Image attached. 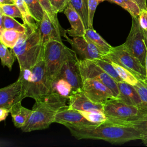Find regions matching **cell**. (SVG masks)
Segmentation results:
<instances>
[{
	"instance_id": "obj_19",
	"label": "cell",
	"mask_w": 147,
	"mask_h": 147,
	"mask_svg": "<svg viewBox=\"0 0 147 147\" xmlns=\"http://www.w3.org/2000/svg\"><path fill=\"white\" fill-rule=\"evenodd\" d=\"M32 112V109L30 110L22 106L21 102L14 104L10 109V114L14 125L16 127L21 129L27 122Z\"/></svg>"
},
{
	"instance_id": "obj_39",
	"label": "cell",
	"mask_w": 147,
	"mask_h": 147,
	"mask_svg": "<svg viewBox=\"0 0 147 147\" xmlns=\"http://www.w3.org/2000/svg\"><path fill=\"white\" fill-rule=\"evenodd\" d=\"M9 113H10V109L0 107V121H5Z\"/></svg>"
},
{
	"instance_id": "obj_31",
	"label": "cell",
	"mask_w": 147,
	"mask_h": 147,
	"mask_svg": "<svg viewBox=\"0 0 147 147\" xmlns=\"http://www.w3.org/2000/svg\"><path fill=\"white\" fill-rule=\"evenodd\" d=\"M26 2L32 16L39 24L44 14V11L38 0H24Z\"/></svg>"
},
{
	"instance_id": "obj_8",
	"label": "cell",
	"mask_w": 147,
	"mask_h": 147,
	"mask_svg": "<svg viewBox=\"0 0 147 147\" xmlns=\"http://www.w3.org/2000/svg\"><path fill=\"white\" fill-rule=\"evenodd\" d=\"M132 17V24L126 41L123 43L127 50L145 66L147 48L144 30L141 27L138 17Z\"/></svg>"
},
{
	"instance_id": "obj_20",
	"label": "cell",
	"mask_w": 147,
	"mask_h": 147,
	"mask_svg": "<svg viewBox=\"0 0 147 147\" xmlns=\"http://www.w3.org/2000/svg\"><path fill=\"white\" fill-rule=\"evenodd\" d=\"M84 36L98 48L103 56L110 52L113 48L93 28L86 29Z\"/></svg>"
},
{
	"instance_id": "obj_1",
	"label": "cell",
	"mask_w": 147,
	"mask_h": 147,
	"mask_svg": "<svg viewBox=\"0 0 147 147\" xmlns=\"http://www.w3.org/2000/svg\"><path fill=\"white\" fill-rule=\"evenodd\" d=\"M71 135L78 140H100L112 144L141 140V135L134 127L106 120L98 123L67 126Z\"/></svg>"
},
{
	"instance_id": "obj_36",
	"label": "cell",
	"mask_w": 147,
	"mask_h": 147,
	"mask_svg": "<svg viewBox=\"0 0 147 147\" xmlns=\"http://www.w3.org/2000/svg\"><path fill=\"white\" fill-rule=\"evenodd\" d=\"M105 0H88V28H93V20L98 4Z\"/></svg>"
},
{
	"instance_id": "obj_38",
	"label": "cell",
	"mask_w": 147,
	"mask_h": 147,
	"mask_svg": "<svg viewBox=\"0 0 147 147\" xmlns=\"http://www.w3.org/2000/svg\"><path fill=\"white\" fill-rule=\"evenodd\" d=\"M138 18L141 27L147 32V10H141Z\"/></svg>"
},
{
	"instance_id": "obj_14",
	"label": "cell",
	"mask_w": 147,
	"mask_h": 147,
	"mask_svg": "<svg viewBox=\"0 0 147 147\" xmlns=\"http://www.w3.org/2000/svg\"><path fill=\"white\" fill-rule=\"evenodd\" d=\"M22 82L20 79L12 84L0 89V107L11 109L18 102H21Z\"/></svg>"
},
{
	"instance_id": "obj_16",
	"label": "cell",
	"mask_w": 147,
	"mask_h": 147,
	"mask_svg": "<svg viewBox=\"0 0 147 147\" xmlns=\"http://www.w3.org/2000/svg\"><path fill=\"white\" fill-rule=\"evenodd\" d=\"M63 12L71 25V28L65 30L66 33L71 37L84 36L86 29L83 21L70 3Z\"/></svg>"
},
{
	"instance_id": "obj_15",
	"label": "cell",
	"mask_w": 147,
	"mask_h": 147,
	"mask_svg": "<svg viewBox=\"0 0 147 147\" xmlns=\"http://www.w3.org/2000/svg\"><path fill=\"white\" fill-rule=\"evenodd\" d=\"M55 122L63 125L65 126L94 123L85 118L79 111L68 108V105L57 111L55 117Z\"/></svg>"
},
{
	"instance_id": "obj_34",
	"label": "cell",
	"mask_w": 147,
	"mask_h": 147,
	"mask_svg": "<svg viewBox=\"0 0 147 147\" xmlns=\"http://www.w3.org/2000/svg\"><path fill=\"white\" fill-rule=\"evenodd\" d=\"M0 10L6 16L13 18H21L22 19L21 13L17 6L14 3L0 5Z\"/></svg>"
},
{
	"instance_id": "obj_17",
	"label": "cell",
	"mask_w": 147,
	"mask_h": 147,
	"mask_svg": "<svg viewBox=\"0 0 147 147\" xmlns=\"http://www.w3.org/2000/svg\"><path fill=\"white\" fill-rule=\"evenodd\" d=\"M38 29L42 43L45 46L52 40L62 41L61 33L56 29L48 14L44 12L43 17L39 23Z\"/></svg>"
},
{
	"instance_id": "obj_2",
	"label": "cell",
	"mask_w": 147,
	"mask_h": 147,
	"mask_svg": "<svg viewBox=\"0 0 147 147\" xmlns=\"http://www.w3.org/2000/svg\"><path fill=\"white\" fill-rule=\"evenodd\" d=\"M67 100L57 94L51 93L44 98L36 101L29 119L20 129L26 133L47 129L51 123L55 122L57 111L67 106Z\"/></svg>"
},
{
	"instance_id": "obj_12",
	"label": "cell",
	"mask_w": 147,
	"mask_h": 147,
	"mask_svg": "<svg viewBox=\"0 0 147 147\" xmlns=\"http://www.w3.org/2000/svg\"><path fill=\"white\" fill-rule=\"evenodd\" d=\"M82 90L91 100L96 103L104 104L110 99L116 98L109 88L93 79H84Z\"/></svg>"
},
{
	"instance_id": "obj_21",
	"label": "cell",
	"mask_w": 147,
	"mask_h": 147,
	"mask_svg": "<svg viewBox=\"0 0 147 147\" xmlns=\"http://www.w3.org/2000/svg\"><path fill=\"white\" fill-rule=\"evenodd\" d=\"M16 4L20 9L22 14V20L24 25L29 29H36L38 28L39 24L32 16L26 2L24 0H14Z\"/></svg>"
},
{
	"instance_id": "obj_32",
	"label": "cell",
	"mask_w": 147,
	"mask_h": 147,
	"mask_svg": "<svg viewBox=\"0 0 147 147\" xmlns=\"http://www.w3.org/2000/svg\"><path fill=\"white\" fill-rule=\"evenodd\" d=\"M82 115L90 122L94 123L103 122L107 119L105 114L103 112L79 111Z\"/></svg>"
},
{
	"instance_id": "obj_4",
	"label": "cell",
	"mask_w": 147,
	"mask_h": 147,
	"mask_svg": "<svg viewBox=\"0 0 147 147\" xmlns=\"http://www.w3.org/2000/svg\"><path fill=\"white\" fill-rule=\"evenodd\" d=\"M18 79L22 82V99L29 97L37 101L51 93L44 58L31 69L20 70Z\"/></svg>"
},
{
	"instance_id": "obj_7",
	"label": "cell",
	"mask_w": 147,
	"mask_h": 147,
	"mask_svg": "<svg viewBox=\"0 0 147 147\" xmlns=\"http://www.w3.org/2000/svg\"><path fill=\"white\" fill-rule=\"evenodd\" d=\"M103 59L113 61L129 70L138 79L146 80V74L145 66L130 52L124 44L113 47Z\"/></svg>"
},
{
	"instance_id": "obj_41",
	"label": "cell",
	"mask_w": 147,
	"mask_h": 147,
	"mask_svg": "<svg viewBox=\"0 0 147 147\" xmlns=\"http://www.w3.org/2000/svg\"><path fill=\"white\" fill-rule=\"evenodd\" d=\"M3 16L4 14L3 12L0 10V32L2 31L4 29V26H3Z\"/></svg>"
},
{
	"instance_id": "obj_42",
	"label": "cell",
	"mask_w": 147,
	"mask_h": 147,
	"mask_svg": "<svg viewBox=\"0 0 147 147\" xmlns=\"http://www.w3.org/2000/svg\"><path fill=\"white\" fill-rule=\"evenodd\" d=\"M13 3H14V0H0V5L13 4Z\"/></svg>"
},
{
	"instance_id": "obj_3",
	"label": "cell",
	"mask_w": 147,
	"mask_h": 147,
	"mask_svg": "<svg viewBox=\"0 0 147 147\" xmlns=\"http://www.w3.org/2000/svg\"><path fill=\"white\" fill-rule=\"evenodd\" d=\"M27 28L12 49L18 60L20 69H31L44 58V45L42 43L39 29Z\"/></svg>"
},
{
	"instance_id": "obj_40",
	"label": "cell",
	"mask_w": 147,
	"mask_h": 147,
	"mask_svg": "<svg viewBox=\"0 0 147 147\" xmlns=\"http://www.w3.org/2000/svg\"><path fill=\"white\" fill-rule=\"evenodd\" d=\"M140 9V10H147L146 0H131Z\"/></svg>"
},
{
	"instance_id": "obj_18",
	"label": "cell",
	"mask_w": 147,
	"mask_h": 147,
	"mask_svg": "<svg viewBox=\"0 0 147 147\" xmlns=\"http://www.w3.org/2000/svg\"><path fill=\"white\" fill-rule=\"evenodd\" d=\"M118 86L119 91L118 99L129 105L145 109L140 96L134 86L121 82H118Z\"/></svg>"
},
{
	"instance_id": "obj_28",
	"label": "cell",
	"mask_w": 147,
	"mask_h": 147,
	"mask_svg": "<svg viewBox=\"0 0 147 147\" xmlns=\"http://www.w3.org/2000/svg\"><path fill=\"white\" fill-rule=\"evenodd\" d=\"M126 126H130L137 129L141 135V140L147 146V116L129 122Z\"/></svg>"
},
{
	"instance_id": "obj_35",
	"label": "cell",
	"mask_w": 147,
	"mask_h": 147,
	"mask_svg": "<svg viewBox=\"0 0 147 147\" xmlns=\"http://www.w3.org/2000/svg\"><path fill=\"white\" fill-rule=\"evenodd\" d=\"M134 86L140 96L145 109L147 110V80L139 79Z\"/></svg>"
},
{
	"instance_id": "obj_37",
	"label": "cell",
	"mask_w": 147,
	"mask_h": 147,
	"mask_svg": "<svg viewBox=\"0 0 147 147\" xmlns=\"http://www.w3.org/2000/svg\"><path fill=\"white\" fill-rule=\"evenodd\" d=\"M55 13L63 12L69 3V0H49Z\"/></svg>"
},
{
	"instance_id": "obj_44",
	"label": "cell",
	"mask_w": 147,
	"mask_h": 147,
	"mask_svg": "<svg viewBox=\"0 0 147 147\" xmlns=\"http://www.w3.org/2000/svg\"><path fill=\"white\" fill-rule=\"evenodd\" d=\"M144 35H145V43L147 47V32L144 30Z\"/></svg>"
},
{
	"instance_id": "obj_23",
	"label": "cell",
	"mask_w": 147,
	"mask_h": 147,
	"mask_svg": "<svg viewBox=\"0 0 147 147\" xmlns=\"http://www.w3.org/2000/svg\"><path fill=\"white\" fill-rule=\"evenodd\" d=\"M25 32H20L14 29H4L0 32V42L7 47L13 49L17 44L19 38Z\"/></svg>"
},
{
	"instance_id": "obj_5",
	"label": "cell",
	"mask_w": 147,
	"mask_h": 147,
	"mask_svg": "<svg viewBox=\"0 0 147 147\" xmlns=\"http://www.w3.org/2000/svg\"><path fill=\"white\" fill-rule=\"evenodd\" d=\"M103 110L107 120L126 126L130 122L147 116V110L129 105L118 98L106 101L103 104Z\"/></svg>"
},
{
	"instance_id": "obj_26",
	"label": "cell",
	"mask_w": 147,
	"mask_h": 147,
	"mask_svg": "<svg viewBox=\"0 0 147 147\" xmlns=\"http://www.w3.org/2000/svg\"><path fill=\"white\" fill-rule=\"evenodd\" d=\"M109 61L111 63L113 67L115 69L117 72L118 73V75L121 78L123 82L127 83L129 84H131L132 86H135L138 83L139 79H138L129 70L113 61L110 60Z\"/></svg>"
},
{
	"instance_id": "obj_30",
	"label": "cell",
	"mask_w": 147,
	"mask_h": 147,
	"mask_svg": "<svg viewBox=\"0 0 147 147\" xmlns=\"http://www.w3.org/2000/svg\"><path fill=\"white\" fill-rule=\"evenodd\" d=\"M92 61H93L95 64H96L98 66H99L101 68H102L107 74H109L110 76H111L117 82H123L110 61L103 58L100 59H96Z\"/></svg>"
},
{
	"instance_id": "obj_45",
	"label": "cell",
	"mask_w": 147,
	"mask_h": 147,
	"mask_svg": "<svg viewBox=\"0 0 147 147\" xmlns=\"http://www.w3.org/2000/svg\"><path fill=\"white\" fill-rule=\"evenodd\" d=\"M146 7H147V0H146Z\"/></svg>"
},
{
	"instance_id": "obj_10",
	"label": "cell",
	"mask_w": 147,
	"mask_h": 147,
	"mask_svg": "<svg viewBox=\"0 0 147 147\" xmlns=\"http://www.w3.org/2000/svg\"><path fill=\"white\" fill-rule=\"evenodd\" d=\"M79 61V59L76 53L71 49L56 77V78H60L66 80L72 86L74 91L82 89L83 86V79Z\"/></svg>"
},
{
	"instance_id": "obj_11",
	"label": "cell",
	"mask_w": 147,
	"mask_h": 147,
	"mask_svg": "<svg viewBox=\"0 0 147 147\" xmlns=\"http://www.w3.org/2000/svg\"><path fill=\"white\" fill-rule=\"evenodd\" d=\"M63 36L70 44L72 50L79 56V59L95 60L103 57L98 48L84 36L72 37L70 38L66 32Z\"/></svg>"
},
{
	"instance_id": "obj_13",
	"label": "cell",
	"mask_w": 147,
	"mask_h": 147,
	"mask_svg": "<svg viewBox=\"0 0 147 147\" xmlns=\"http://www.w3.org/2000/svg\"><path fill=\"white\" fill-rule=\"evenodd\" d=\"M68 107L78 111L103 112V104L91 100L82 89L73 91L68 98Z\"/></svg>"
},
{
	"instance_id": "obj_29",
	"label": "cell",
	"mask_w": 147,
	"mask_h": 147,
	"mask_svg": "<svg viewBox=\"0 0 147 147\" xmlns=\"http://www.w3.org/2000/svg\"><path fill=\"white\" fill-rule=\"evenodd\" d=\"M117 4L126 10L131 17H138L140 13L139 7L131 0H105Z\"/></svg>"
},
{
	"instance_id": "obj_22",
	"label": "cell",
	"mask_w": 147,
	"mask_h": 147,
	"mask_svg": "<svg viewBox=\"0 0 147 147\" xmlns=\"http://www.w3.org/2000/svg\"><path fill=\"white\" fill-rule=\"evenodd\" d=\"M73 91L74 89L71 84L64 79L57 78L52 84L51 93L57 94L66 99H68Z\"/></svg>"
},
{
	"instance_id": "obj_33",
	"label": "cell",
	"mask_w": 147,
	"mask_h": 147,
	"mask_svg": "<svg viewBox=\"0 0 147 147\" xmlns=\"http://www.w3.org/2000/svg\"><path fill=\"white\" fill-rule=\"evenodd\" d=\"M3 26L4 29H14L20 32H26L27 30L26 27L24 24H21L13 17H11L8 16L4 14L3 16Z\"/></svg>"
},
{
	"instance_id": "obj_6",
	"label": "cell",
	"mask_w": 147,
	"mask_h": 147,
	"mask_svg": "<svg viewBox=\"0 0 147 147\" xmlns=\"http://www.w3.org/2000/svg\"><path fill=\"white\" fill-rule=\"evenodd\" d=\"M70 51L62 41L57 40H52L45 45L44 60L50 90Z\"/></svg>"
},
{
	"instance_id": "obj_27",
	"label": "cell",
	"mask_w": 147,
	"mask_h": 147,
	"mask_svg": "<svg viewBox=\"0 0 147 147\" xmlns=\"http://www.w3.org/2000/svg\"><path fill=\"white\" fill-rule=\"evenodd\" d=\"M75 10L81 17L86 29L88 28V0H69Z\"/></svg>"
},
{
	"instance_id": "obj_43",
	"label": "cell",
	"mask_w": 147,
	"mask_h": 147,
	"mask_svg": "<svg viewBox=\"0 0 147 147\" xmlns=\"http://www.w3.org/2000/svg\"><path fill=\"white\" fill-rule=\"evenodd\" d=\"M147 48V47H146ZM145 67L146 69V80H147V51H146V59H145Z\"/></svg>"
},
{
	"instance_id": "obj_25",
	"label": "cell",
	"mask_w": 147,
	"mask_h": 147,
	"mask_svg": "<svg viewBox=\"0 0 147 147\" xmlns=\"http://www.w3.org/2000/svg\"><path fill=\"white\" fill-rule=\"evenodd\" d=\"M38 1L44 11L48 14V17H49L53 24L55 25L56 29L61 33L63 36L65 32V30H63V28L61 27L60 23L58 21V18L57 16V13H55V11L53 10L49 0H38Z\"/></svg>"
},
{
	"instance_id": "obj_24",
	"label": "cell",
	"mask_w": 147,
	"mask_h": 147,
	"mask_svg": "<svg viewBox=\"0 0 147 147\" xmlns=\"http://www.w3.org/2000/svg\"><path fill=\"white\" fill-rule=\"evenodd\" d=\"M0 58L1 64L3 67H7L10 71L15 61L16 56L11 48L7 47L3 44L0 42Z\"/></svg>"
},
{
	"instance_id": "obj_9",
	"label": "cell",
	"mask_w": 147,
	"mask_h": 147,
	"mask_svg": "<svg viewBox=\"0 0 147 147\" xmlns=\"http://www.w3.org/2000/svg\"><path fill=\"white\" fill-rule=\"evenodd\" d=\"M79 63L83 80L93 79L103 83L111 90L116 98L118 99L119 91L118 82L93 61L79 59Z\"/></svg>"
}]
</instances>
